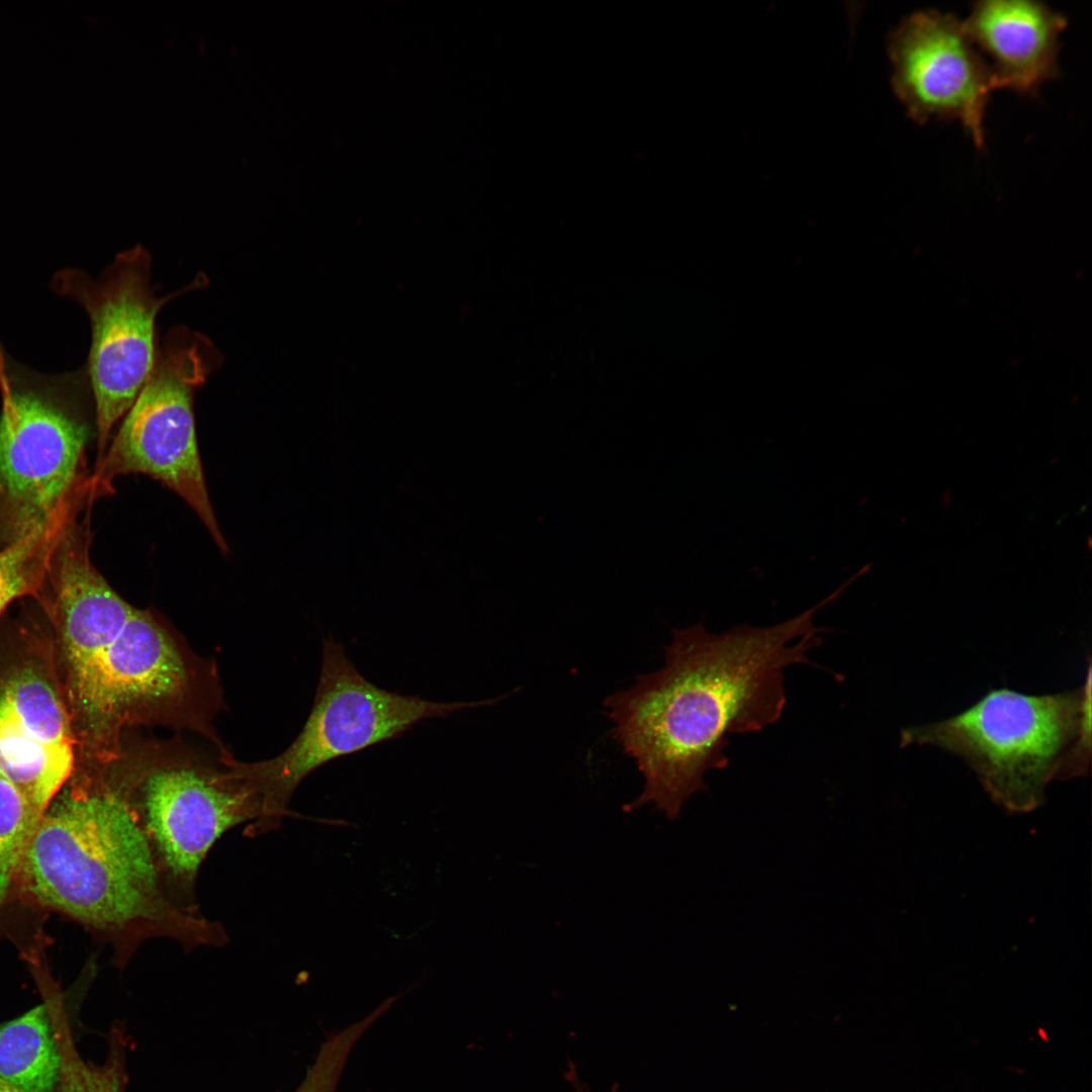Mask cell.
Instances as JSON below:
<instances>
[{"label":"cell","mask_w":1092,"mask_h":1092,"mask_svg":"<svg viewBox=\"0 0 1092 1092\" xmlns=\"http://www.w3.org/2000/svg\"><path fill=\"white\" fill-rule=\"evenodd\" d=\"M91 504L89 489L84 485L47 523L0 549V614L14 600L43 590L53 555L68 526Z\"/></svg>","instance_id":"13"},{"label":"cell","mask_w":1092,"mask_h":1092,"mask_svg":"<svg viewBox=\"0 0 1092 1092\" xmlns=\"http://www.w3.org/2000/svg\"><path fill=\"white\" fill-rule=\"evenodd\" d=\"M0 1092H24L0 1078Z\"/></svg>","instance_id":"18"},{"label":"cell","mask_w":1092,"mask_h":1092,"mask_svg":"<svg viewBox=\"0 0 1092 1092\" xmlns=\"http://www.w3.org/2000/svg\"><path fill=\"white\" fill-rule=\"evenodd\" d=\"M204 283L202 276L181 290L158 296L151 285V256L141 245L117 254L97 279L77 268L54 275L52 290L81 305L90 321L85 368L95 410L97 461L107 449L113 426L132 405L153 370L159 311Z\"/></svg>","instance_id":"7"},{"label":"cell","mask_w":1092,"mask_h":1092,"mask_svg":"<svg viewBox=\"0 0 1092 1092\" xmlns=\"http://www.w3.org/2000/svg\"><path fill=\"white\" fill-rule=\"evenodd\" d=\"M221 361L208 337L185 326L172 328L158 345L147 382L89 479L94 499L112 493L119 475L143 473L159 480L190 506L225 553L228 545L206 488L193 413L196 390Z\"/></svg>","instance_id":"6"},{"label":"cell","mask_w":1092,"mask_h":1092,"mask_svg":"<svg viewBox=\"0 0 1092 1092\" xmlns=\"http://www.w3.org/2000/svg\"><path fill=\"white\" fill-rule=\"evenodd\" d=\"M50 1012L61 1057L58 1092H125L127 1074L124 1029L113 1027L107 1035V1055L101 1065L87 1062L79 1054L67 1018L56 1004Z\"/></svg>","instance_id":"14"},{"label":"cell","mask_w":1092,"mask_h":1092,"mask_svg":"<svg viewBox=\"0 0 1092 1092\" xmlns=\"http://www.w3.org/2000/svg\"><path fill=\"white\" fill-rule=\"evenodd\" d=\"M901 745H929L962 757L993 798L1016 810L1036 806L1054 778L1083 776L1091 759V665L1077 690L1027 695L990 690L963 712L907 727Z\"/></svg>","instance_id":"3"},{"label":"cell","mask_w":1092,"mask_h":1092,"mask_svg":"<svg viewBox=\"0 0 1092 1092\" xmlns=\"http://www.w3.org/2000/svg\"><path fill=\"white\" fill-rule=\"evenodd\" d=\"M843 592L768 627L738 625L722 633L702 623L675 629L664 664L606 698L614 736L644 779L641 794L624 806L650 804L668 820L706 789L705 776L725 767L728 736L776 723L787 702L785 669L809 663L818 645L815 615Z\"/></svg>","instance_id":"1"},{"label":"cell","mask_w":1092,"mask_h":1092,"mask_svg":"<svg viewBox=\"0 0 1092 1092\" xmlns=\"http://www.w3.org/2000/svg\"><path fill=\"white\" fill-rule=\"evenodd\" d=\"M89 384L85 366L41 374L0 343V549L47 523L88 480L87 431L70 399Z\"/></svg>","instance_id":"5"},{"label":"cell","mask_w":1092,"mask_h":1092,"mask_svg":"<svg viewBox=\"0 0 1092 1092\" xmlns=\"http://www.w3.org/2000/svg\"><path fill=\"white\" fill-rule=\"evenodd\" d=\"M41 814L0 774V907L18 871Z\"/></svg>","instance_id":"15"},{"label":"cell","mask_w":1092,"mask_h":1092,"mask_svg":"<svg viewBox=\"0 0 1092 1092\" xmlns=\"http://www.w3.org/2000/svg\"><path fill=\"white\" fill-rule=\"evenodd\" d=\"M888 51L892 87L908 116L918 123L932 118L960 121L982 148L994 88L987 62L964 21L937 10L914 12L891 33Z\"/></svg>","instance_id":"9"},{"label":"cell","mask_w":1092,"mask_h":1092,"mask_svg":"<svg viewBox=\"0 0 1092 1092\" xmlns=\"http://www.w3.org/2000/svg\"><path fill=\"white\" fill-rule=\"evenodd\" d=\"M964 26L979 53L990 61L994 90L1034 95L1042 83L1058 76L1059 40L1067 19L1043 3L979 1Z\"/></svg>","instance_id":"11"},{"label":"cell","mask_w":1092,"mask_h":1092,"mask_svg":"<svg viewBox=\"0 0 1092 1092\" xmlns=\"http://www.w3.org/2000/svg\"><path fill=\"white\" fill-rule=\"evenodd\" d=\"M497 701L443 703L388 692L363 676L335 639H324L312 708L297 737L266 760L241 762L229 754L222 758L226 775L259 801V817L246 833L276 829L291 815L288 804L296 788L327 762L399 737L420 721Z\"/></svg>","instance_id":"4"},{"label":"cell","mask_w":1092,"mask_h":1092,"mask_svg":"<svg viewBox=\"0 0 1092 1092\" xmlns=\"http://www.w3.org/2000/svg\"><path fill=\"white\" fill-rule=\"evenodd\" d=\"M77 736L49 668L27 659L0 678V774L40 814L71 780Z\"/></svg>","instance_id":"10"},{"label":"cell","mask_w":1092,"mask_h":1092,"mask_svg":"<svg viewBox=\"0 0 1092 1092\" xmlns=\"http://www.w3.org/2000/svg\"><path fill=\"white\" fill-rule=\"evenodd\" d=\"M31 902L106 935L120 966L165 937L193 948L228 940L220 923L177 903L118 782H68L42 812L14 886Z\"/></svg>","instance_id":"2"},{"label":"cell","mask_w":1092,"mask_h":1092,"mask_svg":"<svg viewBox=\"0 0 1092 1092\" xmlns=\"http://www.w3.org/2000/svg\"><path fill=\"white\" fill-rule=\"evenodd\" d=\"M171 897L194 910L201 861L230 828L257 820V797L224 772L166 764L122 781Z\"/></svg>","instance_id":"8"},{"label":"cell","mask_w":1092,"mask_h":1092,"mask_svg":"<svg viewBox=\"0 0 1092 1092\" xmlns=\"http://www.w3.org/2000/svg\"><path fill=\"white\" fill-rule=\"evenodd\" d=\"M397 999V996L385 999L367 1016L330 1036L322 1044L305 1078L294 1092H336L353 1046Z\"/></svg>","instance_id":"16"},{"label":"cell","mask_w":1092,"mask_h":1092,"mask_svg":"<svg viewBox=\"0 0 1092 1092\" xmlns=\"http://www.w3.org/2000/svg\"><path fill=\"white\" fill-rule=\"evenodd\" d=\"M61 1057L48 1003L0 1023V1078L24 1092H55Z\"/></svg>","instance_id":"12"},{"label":"cell","mask_w":1092,"mask_h":1092,"mask_svg":"<svg viewBox=\"0 0 1092 1092\" xmlns=\"http://www.w3.org/2000/svg\"><path fill=\"white\" fill-rule=\"evenodd\" d=\"M566 1076H567V1079H569L570 1083L572 1084V1086L574 1087L576 1092H589L588 1089L585 1087V1085L583 1083H581V1081L577 1077L578 1075L576 1074V1072H575V1070L573 1068H570V1071L566 1073Z\"/></svg>","instance_id":"17"}]
</instances>
